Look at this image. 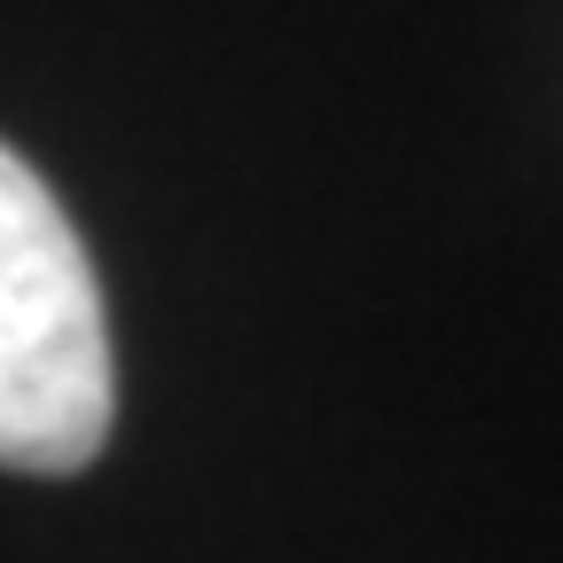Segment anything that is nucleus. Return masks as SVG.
<instances>
[{
  "label": "nucleus",
  "instance_id": "f257e3e1",
  "mask_svg": "<svg viewBox=\"0 0 563 563\" xmlns=\"http://www.w3.org/2000/svg\"><path fill=\"white\" fill-rule=\"evenodd\" d=\"M110 321L55 188L0 141V470L70 477L110 446Z\"/></svg>",
  "mask_w": 563,
  "mask_h": 563
}]
</instances>
